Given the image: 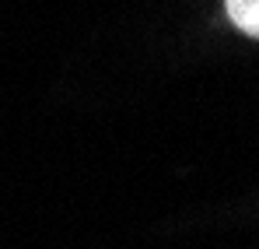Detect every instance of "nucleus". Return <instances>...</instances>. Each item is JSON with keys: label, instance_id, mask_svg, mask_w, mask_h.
<instances>
[{"label": "nucleus", "instance_id": "nucleus-1", "mask_svg": "<svg viewBox=\"0 0 259 249\" xmlns=\"http://www.w3.org/2000/svg\"><path fill=\"white\" fill-rule=\"evenodd\" d=\"M224 11H228L235 28L259 39V0H224Z\"/></svg>", "mask_w": 259, "mask_h": 249}]
</instances>
